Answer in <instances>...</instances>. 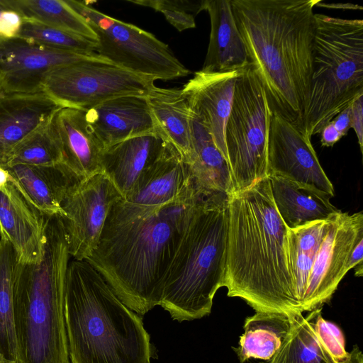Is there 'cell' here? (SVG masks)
Wrapping results in <instances>:
<instances>
[{"mask_svg": "<svg viewBox=\"0 0 363 363\" xmlns=\"http://www.w3.org/2000/svg\"><path fill=\"white\" fill-rule=\"evenodd\" d=\"M201 190L158 206L116 203L99 243L85 259L131 311L144 315L160 306L167 272Z\"/></svg>", "mask_w": 363, "mask_h": 363, "instance_id": "obj_1", "label": "cell"}, {"mask_svg": "<svg viewBox=\"0 0 363 363\" xmlns=\"http://www.w3.org/2000/svg\"><path fill=\"white\" fill-rule=\"evenodd\" d=\"M319 1L230 0L271 111L301 131L313 70V8Z\"/></svg>", "mask_w": 363, "mask_h": 363, "instance_id": "obj_2", "label": "cell"}, {"mask_svg": "<svg viewBox=\"0 0 363 363\" xmlns=\"http://www.w3.org/2000/svg\"><path fill=\"white\" fill-rule=\"evenodd\" d=\"M288 228L269 177L229 194L223 286L255 311L301 313L289 261Z\"/></svg>", "mask_w": 363, "mask_h": 363, "instance_id": "obj_3", "label": "cell"}, {"mask_svg": "<svg viewBox=\"0 0 363 363\" xmlns=\"http://www.w3.org/2000/svg\"><path fill=\"white\" fill-rule=\"evenodd\" d=\"M64 312L70 363H150L141 318L85 260L69 262Z\"/></svg>", "mask_w": 363, "mask_h": 363, "instance_id": "obj_4", "label": "cell"}, {"mask_svg": "<svg viewBox=\"0 0 363 363\" xmlns=\"http://www.w3.org/2000/svg\"><path fill=\"white\" fill-rule=\"evenodd\" d=\"M42 259L16 263L13 320L18 363H70L64 305L68 238L60 216L47 217Z\"/></svg>", "mask_w": 363, "mask_h": 363, "instance_id": "obj_5", "label": "cell"}, {"mask_svg": "<svg viewBox=\"0 0 363 363\" xmlns=\"http://www.w3.org/2000/svg\"><path fill=\"white\" fill-rule=\"evenodd\" d=\"M229 194L201 189L167 272L160 306L179 322L211 313L224 285Z\"/></svg>", "mask_w": 363, "mask_h": 363, "instance_id": "obj_6", "label": "cell"}, {"mask_svg": "<svg viewBox=\"0 0 363 363\" xmlns=\"http://www.w3.org/2000/svg\"><path fill=\"white\" fill-rule=\"evenodd\" d=\"M313 70L301 132L311 140L363 95V21L315 13Z\"/></svg>", "mask_w": 363, "mask_h": 363, "instance_id": "obj_7", "label": "cell"}, {"mask_svg": "<svg viewBox=\"0 0 363 363\" xmlns=\"http://www.w3.org/2000/svg\"><path fill=\"white\" fill-rule=\"evenodd\" d=\"M271 109L266 92L250 65L238 77L225 130L233 192L267 175V138Z\"/></svg>", "mask_w": 363, "mask_h": 363, "instance_id": "obj_8", "label": "cell"}, {"mask_svg": "<svg viewBox=\"0 0 363 363\" xmlns=\"http://www.w3.org/2000/svg\"><path fill=\"white\" fill-rule=\"evenodd\" d=\"M87 21L97 36L96 54L131 72L171 80L189 71L169 46L152 33L134 25L110 17L86 2L65 0Z\"/></svg>", "mask_w": 363, "mask_h": 363, "instance_id": "obj_9", "label": "cell"}, {"mask_svg": "<svg viewBox=\"0 0 363 363\" xmlns=\"http://www.w3.org/2000/svg\"><path fill=\"white\" fill-rule=\"evenodd\" d=\"M154 82L95 55L50 70L41 90L62 107L85 111L116 97L147 96Z\"/></svg>", "mask_w": 363, "mask_h": 363, "instance_id": "obj_10", "label": "cell"}, {"mask_svg": "<svg viewBox=\"0 0 363 363\" xmlns=\"http://www.w3.org/2000/svg\"><path fill=\"white\" fill-rule=\"evenodd\" d=\"M123 197L108 178L98 173L71 189L62 203L69 252L85 260L96 247L113 206Z\"/></svg>", "mask_w": 363, "mask_h": 363, "instance_id": "obj_11", "label": "cell"}, {"mask_svg": "<svg viewBox=\"0 0 363 363\" xmlns=\"http://www.w3.org/2000/svg\"><path fill=\"white\" fill-rule=\"evenodd\" d=\"M363 238L362 212L340 211L330 219L308 281L303 311L310 312L328 302L347 273L346 265L354 246Z\"/></svg>", "mask_w": 363, "mask_h": 363, "instance_id": "obj_12", "label": "cell"}, {"mask_svg": "<svg viewBox=\"0 0 363 363\" xmlns=\"http://www.w3.org/2000/svg\"><path fill=\"white\" fill-rule=\"evenodd\" d=\"M267 160L268 177L277 176L334 196V187L319 162L311 140L272 111Z\"/></svg>", "mask_w": 363, "mask_h": 363, "instance_id": "obj_13", "label": "cell"}, {"mask_svg": "<svg viewBox=\"0 0 363 363\" xmlns=\"http://www.w3.org/2000/svg\"><path fill=\"white\" fill-rule=\"evenodd\" d=\"M95 55L88 56L52 49L19 38L0 40V92H43V79L50 70Z\"/></svg>", "mask_w": 363, "mask_h": 363, "instance_id": "obj_14", "label": "cell"}, {"mask_svg": "<svg viewBox=\"0 0 363 363\" xmlns=\"http://www.w3.org/2000/svg\"><path fill=\"white\" fill-rule=\"evenodd\" d=\"M318 308L303 316L289 313V333L267 363H343L350 356L341 329L325 320Z\"/></svg>", "mask_w": 363, "mask_h": 363, "instance_id": "obj_15", "label": "cell"}, {"mask_svg": "<svg viewBox=\"0 0 363 363\" xmlns=\"http://www.w3.org/2000/svg\"><path fill=\"white\" fill-rule=\"evenodd\" d=\"M243 69L225 72L199 70L182 88L189 108L211 135L227 162L225 130L235 86Z\"/></svg>", "mask_w": 363, "mask_h": 363, "instance_id": "obj_16", "label": "cell"}, {"mask_svg": "<svg viewBox=\"0 0 363 363\" xmlns=\"http://www.w3.org/2000/svg\"><path fill=\"white\" fill-rule=\"evenodd\" d=\"M47 217L11 182L0 190V236L11 245L18 262L36 263L42 259Z\"/></svg>", "mask_w": 363, "mask_h": 363, "instance_id": "obj_17", "label": "cell"}, {"mask_svg": "<svg viewBox=\"0 0 363 363\" xmlns=\"http://www.w3.org/2000/svg\"><path fill=\"white\" fill-rule=\"evenodd\" d=\"M84 111L104 149L133 137L160 133L146 96L116 97Z\"/></svg>", "mask_w": 363, "mask_h": 363, "instance_id": "obj_18", "label": "cell"}, {"mask_svg": "<svg viewBox=\"0 0 363 363\" xmlns=\"http://www.w3.org/2000/svg\"><path fill=\"white\" fill-rule=\"evenodd\" d=\"M65 164L81 180L101 171L104 147L91 130L84 110L60 107L52 117Z\"/></svg>", "mask_w": 363, "mask_h": 363, "instance_id": "obj_19", "label": "cell"}, {"mask_svg": "<svg viewBox=\"0 0 363 363\" xmlns=\"http://www.w3.org/2000/svg\"><path fill=\"white\" fill-rule=\"evenodd\" d=\"M167 143L160 133L118 143L104 150L101 171L124 199L141 174L161 157Z\"/></svg>", "mask_w": 363, "mask_h": 363, "instance_id": "obj_20", "label": "cell"}, {"mask_svg": "<svg viewBox=\"0 0 363 363\" xmlns=\"http://www.w3.org/2000/svg\"><path fill=\"white\" fill-rule=\"evenodd\" d=\"M11 182L36 209L48 216L63 214L62 203L82 180L63 163L54 166L4 167Z\"/></svg>", "mask_w": 363, "mask_h": 363, "instance_id": "obj_21", "label": "cell"}, {"mask_svg": "<svg viewBox=\"0 0 363 363\" xmlns=\"http://www.w3.org/2000/svg\"><path fill=\"white\" fill-rule=\"evenodd\" d=\"M194 185L189 165L167 142L161 157L141 174L124 200L143 206L162 205L181 197Z\"/></svg>", "mask_w": 363, "mask_h": 363, "instance_id": "obj_22", "label": "cell"}, {"mask_svg": "<svg viewBox=\"0 0 363 363\" xmlns=\"http://www.w3.org/2000/svg\"><path fill=\"white\" fill-rule=\"evenodd\" d=\"M60 107L43 92H0V166L6 165L10 152L26 135Z\"/></svg>", "mask_w": 363, "mask_h": 363, "instance_id": "obj_23", "label": "cell"}, {"mask_svg": "<svg viewBox=\"0 0 363 363\" xmlns=\"http://www.w3.org/2000/svg\"><path fill=\"white\" fill-rule=\"evenodd\" d=\"M203 10L210 16L211 33L201 70L225 72L245 69L250 63L230 0H204Z\"/></svg>", "mask_w": 363, "mask_h": 363, "instance_id": "obj_24", "label": "cell"}, {"mask_svg": "<svg viewBox=\"0 0 363 363\" xmlns=\"http://www.w3.org/2000/svg\"><path fill=\"white\" fill-rule=\"evenodd\" d=\"M276 208L289 229L325 220L338 213L331 196L277 176H269Z\"/></svg>", "mask_w": 363, "mask_h": 363, "instance_id": "obj_25", "label": "cell"}, {"mask_svg": "<svg viewBox=\"0 0 363 363\" xmlns=\"http://www.w3.org/2000/svg\"><path fill=\"white\" fill-rule=\"evenodd\" d=\"M146 98L159 132L190 164L193 157L191 111L182 89L155 86Z\"/></svg>", "mask_w": 363, "mask_h": 363, "instance_id": "obj_26", "label": "cell"}, {"mask_svg": "<svg viewBox=\"0 0 363 363\" xmlns=\"http://www.w3.org/2000/svg\"><path fill=\"white\" fill-rule=\"evenodd\" d=\"M291 327L290 315L256 311L245 320L239 346L233 347L240 363L250 359L269 360L282 345Z\"/></svg>", "mask_w": 363, "mask_h": 363, "instance_id": "obj_27", "label": "cell"}, {"mask_svg": "<svg viewBox=\"0 0 363 363\" xmlns=\"http://www.w3.org/2000/svg\"><path fill=\"white\" fill-rule=\"evenodd\" d=\"M191 124L193 157L189 167L196 186L203 190L232 194L228 164L211 135L191 111Z\"/></svg>", "mask_w": 363, "mask_h": 363, "instance_id": "obj_28", "label": "cell"}, {"mask_svg": "<svg viewBox=\"0 0 363 363\" xmlns=\"http://www.w3.org/2000/svg\"><path fill=\"white\" fill-rule=\"evenodd\" d=\"M23 19L34 21L97 42L85 18L64 0H4Z\"/></svg>", "mask_w": 363, "mask_h": 363, "instance_id": "obj_29", "label": "cell"}, {"mask_svg": "<svg viewBox=\"0 0 363 363\" xmlns=\"http://www.w3.org/2000/svg\"><path fill=\"white\" fill-rule=\"evenodd\" d=\"M330 219L288 229L289 261L302 313L311 271L318 247L328 230Z\"/></svg>", "mask_w": 363, "mask_h": 363, "instance_id": "obj_30", "label": "cell"}, {"mask_svg": "<svg viewBox=\"0 0 363 363\" xmlns=\"http://www.w3.org/2000/svg\"><path fill=\"white\" fill-rule=\"evenodd\" d=\"M15 251L0 238V357L8 363H18L13 320V270Z\"/></svg>", "mask_w": 363, "mask_h": 363, "instance_id": "obj_31", "label": "cell"}, {"mask_svg": "<svg viewBox=\"0 0 363 363\" xmlns=\"http://www.w3.org/2000/svg\"><path fill=\"white\" fill-rule=\"evenodd\" d=\"M52 117L30 131L12 149L4 167L54 166L63 163Z\"/></svg>", "mask_w": 363, "mask_h": 363, "instance_id": "obj_32", "label": "cell"}, {"mask_svg": "<svg viewBox=\"0 0 363 363\" xmlns=\"http://www.w3.org/2000/svg\"><path fill=\"white\" fill-rule=\"evenodd\" d=\"M17 38L69 52L93 55L97 42L34 21L23 19Z\"/></svg>", "mask_w": 363, "mask_h": 363, "instance_id": "obj_33", "label": "cell"}, {"mask_svg": "<svg viewBox=\"0 0 363 363\" xmlns=\"http://www.w3.org/2000/svg\"><path fill=\"white\" fill-rule=\"evenodd\" d=\"M128 2L150 7L161 12L179 31L196 27L195 15L203 10L204 0H128Z\"/></svg>", "mask_w": 363, "mask_h": 363, "instance_id": "obj_34", "label": "cell"}, {"mask_svg": "<svg viewBox=\"0 0 363 363\" xmlns=\"http://www.w3.org/2000/svg\"><path fill=\"white\" fill-rule=\"evenodd\" d=\"M23 24V17L17 11L6 9L0 14V40L18 37Z\"/></svg>", "mask_w": 363, "mask_h": 363, "instance_id": "obj_35", "label": "cell"}, {"mask_svg": "<svg viewBox=\"0 0 363 363\" xmlns=\"http://www.w3.org/2000/svg\"><path fill=\"white\" fill-rule=\"evenodd\" d=\"M351 128L357 137L361 152H363V95L355 99L350 105Z\"/></svg>", "mask_w": 363, "mask_h": 363, "instance_id": "obj_36", "label": "cell"}, {"mask_svg": "<svg viewBox=\"0 0 363 363\" xmlns=\"http://www.w3.org/2000/svg\"><path fill=\"white\" fill-rule=\"evenodd\" d=\"M320 134V143L324 147H332L342 138L331 122L323 128Z\"/></svg>", "mask_w": 363, "mask_h": 363, "instance_id": "obj_37", "label": "cell"}, {"mask_svg": "<svg viewBox=\"0 0 363 363\" xmlns=\"http://www.w3.org/2000/svg\"><path fill=\"white\" fill-rule=\"evenodd\" d=\"M330 122L342 137L346 135L351 128L350 106L340 112Z\"/></svg>", "mask_w": 363, "mask_h": 363, "instance_id": "obj_38", "label": "cell"}, {"mask_svg": "<svg viewBox=\"0 0 363 363\" xmlns=\"http://www.w3.org/2000/svg\"><path fill=\"white\" fill-rule=\"evenodd\" d=\"M363 259V238L361 239L352 248L346 265V271L350 269L357 264L362 263Z\"/></svg>", "mask_w": 363, "mask_h": 363, "instance_id": "obj_39", "label": "cell"}, {"mask_svg": "<svg viewBox=\"0 0 363 363\" xmlns=\"http://www.w3.org/2000/svg\"><path fill=\"white\" fill-rule=\"evenodd\" d=\"M315 6H322L326 8H335V9H360L362 10V7L359 5H354L351 4H328L319 1Z\"/></svg>", "mask_w": 363, "mask_h": 363, "instance_id": "obj_40", "label": "cell"}, {"mask_svg": "<svg viewBox=\"0 0 363 363\" xmlns=\"http://www.w3.org/2000/svg\"><path fill=\"white\" fill-rule=\"evenodd\" d=\"M343 363H363V354L357 345L353 347L348 359Z\"/></svg>", "mask_w": 363, "mask_h": 363, "instance_id": "obj_41", "label": "cell"}, {"mask_svg": "<svg viewBox=\"0 0 363 363\" xmlns=\"http://www.w3.org/2000/svg\"><path fill=\"white\" fill-rule=\"evenodd\" d=\"M9 182V174L8 170L0 166V190L4 189Z\"/></svg>", "mask_w": 363, "mask_h": 363, "instance_id": "obj_42", "label": "cell"}, {"mask_svg": "<svg viewBox=\"0 0 363 363\" xmlns=\"http://www.w3.org/2000/svg\"><path fill=\"white\" fill-rule=\"evenodd\" d=\"M355 269H354V275L356 277H361L362 276V274H363V267H362V263H360L359 264H357L356 267H354Z\"/></svg>", "mask_w": 363, "mask_h": 363, "instance_id": "obj_43", "label": "cell"}, {"mask_svg": "<svg viewBox=\"0 0 363 363\" xmlns=\"http://www.w3.org/2000/svg\"><path fill=\"white\" fill-rule=\"evenodd\" d=\"M6 9H9V8L6 6V5L4 2V0H0V14L4 10H5Z\"/></svg>", "mask_w": 363, "mask_h": 363, "instance_id": "obj_44", "label": "cell"}, {"mask_svg": "<svg viewBox=\"0 0 363 363\" xmlns=\"http://www.w3.org/2000/svg\"><path fill=\"white\" fill-rule=\"evenodd\" d=\"M0 363H8L0 357Z\"/></svg>", "mask_w": 363, "mask_h": 363, "instance_id": "obj_45", "label": "cell"}]
</instances>
